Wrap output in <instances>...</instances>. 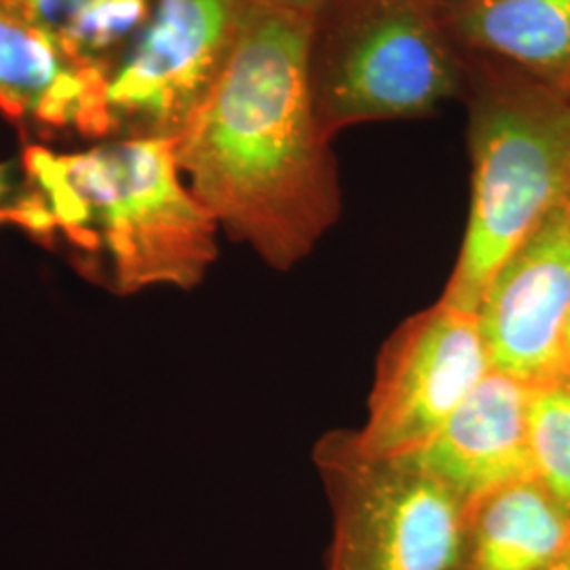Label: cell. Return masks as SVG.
I'll list each match as a JSON object with an SVG mask.
<instances>
[{
    "mask_svg": "<svg viewBox=\"0 0 570 570\" xmlns=\"http://www.w3.org/2000/svg\"><path fill=\"white\" fill-rule=\"evenodd\" d=\"M311 16L249 0L233 53L176 157L220 230L275 271L313 254L343 214L338 161L308 79Z\"/></svg>",
    "mask_w": 570,
    "mask_h": 570,
    "instance_id": "1",
    "label": "cell"
},
{
    "mask_svg": "<svg viewBox=\"0 0 570 570\" xmlns=\"http://www.w3.org/2000/svg\"><path fill=\"white\" fill-rule=\"evenodd\" d=\"M20 228L61 239L82 275L119 296L204 284L218 261L216 218L190 190L176 138L122 136L85 150L28 144Z\"/></svg>",
    "mask_w": 570,
    "mask_h": 570,
    "instance_id": "2",
    "label": "cell"
},
{
    "mask_svg": "<svg viewBox=\"0 0 570 570\" xmlns=\"http://www.w3.org/2000/svg\"><path fill=\"white\" fill-rule=\"evenodd\" d=\"M468 226L440 301L478 311L497 271L570 197V91L468 53Z\"/></svg>",
    "mask_w": 570,
    "mask_h": 570,
    "instance_id": "3",
    "label": "cell"
},
{
    "mask_svg": "<svg viewBox=\"0 0 570 570\" xmlns=\"http://www.w3.org/2000/svg\"><path fill=\"white\" fill-rule=\"evenodd\" d=\"M468 77L442 0H324L311 16L308 79L332 140L357 125L425 119L463 102Z\"/></svg>",
    "mask_w": 570,
    "mask_h": 570,
    "instance_id": "4",
    "label": "cell"
},
{
    "mask_svg": "<svg viewBox=\"0 0 570 570\" xmlns=\"http://www.w3.org/2000/svg\"><path fill=\"white\" fill-rule=\"evenodd\" d=\"M317 468L332 505L326 570H454L471 511L402 461L367 459L351 433L322 440Z\"/></svg>",
    "mask_w": 570,
    "mask_h": 570,
    "instance_id": "5",
    "label": "cell"
},
{
    "mask_svg": "<svg viewBox=\"0 0 570 570\" xmlns=\"http://www.w3.org/2000/svg\"><path fill=\"white\" fill-rule=\"evenodd\" d=\"M478 311L438 301L410 317L379 355L364 428L348 431L367 459L423 446L489 374Z\"/></svg>",
    "mask_w": 570,
    "mask_h": 570,
    "instance_id": "6",
    "label": "cell"
},
{
    "mask_svg": "<svg viewBox=\"0 0 570 570\" xmlns=\"http://www.w3.org/2000/svg\"><path fill=\"white\" fill-rule=\"evenodd\" d=\"M249 0H157L108 81L115 138H176L233 53Z\"/></svg>",
    "mask_w": 570,
    "mask_h": 570,
    "instance_id": "7",
    "label": "cell"
},
{
    "mask_svg": "<svg viewBox=\"0 0 570 570\" xmlns=\"http://www.w3.org/2000/svg\"><path fill=\"white\" fill-rule=\"evenodd\" d=\"M478 317L490 366L530 387L564 376L570 317V226L556 209L497 271Z\"/></svg>",
    "mask_w": 570,
    "mask_h": 570,
    "instance_id": "8",
    "label": "cell"
},
{
    "mask_svg": "<svg viewBox=\"0 0 570 570\" xmlns=\"http://www.w3.org/2000/svg\"><path fill=\"white\" fill-rule=\"evenodd\" d=\"M110 72L0 0V117L42 136L115 138Z\"/></svg>",
    "mask_w": 570,
    "mask_h": 570,
    "instance_id": "9",
    "label": "cell"
},
{
    "mask_svg": "<svg viewBox=\"0 0 570 570\" xmlns=\"http://www.w3.org/2000/svg\"><path fill=\"white\" fill-rule=\"evenodd\" d=\"M532 387L490 370L423 446L402 459L456 494L468 510L532 475L529 406Z\"/></svg>",
    "mask_w": 570,
    "mask_h": 570,
    "instance_id": "10",
    "label": "cell"
},
{
    "mask_svg": "<svg viewBox=\"0 0 570 570\" xmlns=\"http://www.w3.org/2000/svg\"><path fill=\"white\" fill-rule=\"evenodd\" d=\"M446 18L465 53L570 91V0H469Z\"/></svg>",
    "mask_w": 570,
    "mask_h": 570,
    "instance_id": "11",
    "label": "cell"
},
{
    "mask_svg": "<svg viewBox=\"0 0 570 570\" xmlns=\"http://www.w3.org/2000/svg\"><path fill=\"white\" fill-rule=\"evenodd\" d=\"M570 548V513L534 480L480 503L454 570H546Z\"/></svg>",
    "mask_w": 570,
    "mask_h": 570,
    "instance_id": "12",
    "label": "cell"
},
{
    "mask_svg": "<svg viewBox=\"0 0 570 570\" xmlns=\"http://www.w3.org/2000/svg\"><path fill=\"white\" fill-rule=\"evenodd\" d=\"M532 475L570 513V379L532 387L529 406Z\"/></svg>",
    "mask_w": 570,
    "mask_h": 570,
    "instance_id": "13",
    "label": "cell"
},
{
    "mask_svg": "<svg viewBox=\"0 0 570 570\" xmlns=\"http://www.w3.org/2000/svg\"><path fill=\"white\" fill-rule=\"evenodd\" d=\"M21 184L16 183L13 167L0 164V226H20Z\"/></svg>",
    "mask_w": 570,
    "mask_h": 570,
    "instance_id": "14",
    "label": "cell"
},
{
    "mask_svg": "<svg viewBox=\"0 0 570 570\" xmlns=\"http://www.w3.org/2000/svg\"><path fill=\"white\" fill-rule=\"evenodd\" d=\"M263 2H271V4L289 9V11L305 13V16H313L322 7L324 0H263Z\"/></svg>",
    "mask_w": 570,
    "mask_h": 570,
    "instance_id": "15",
    "label": "cell"
},
{
    "mask_svg": "<svg viewBox=\"0 0 570 570\" xmlns=\"http://www.w3.org/2000/svg\"><path fill=\"white\" fill-rule=\"evenodd\" d=\"M546 570H570V548Z\"/></svg>",
    "mask_w": 570,
    "mask_h": 570,
    "instance_id": "16",
    "label": "cell"
},
{
    "mask_svg": "<svg viewBox=\"0 0 570 570\" xmlns=\"http://www.w3.org/2000/svg\"><path fill=\"white\" fill-rule=\"evenodd\" d=\"M564 376H570V317L567 334H564Z\"/></svg>",
    "mask_w": 570,
    "mask_h": 570,
    "instance_id": "17",
    "label": "cell"
},
{
    "mask_svg": "<svg viewBox=\"0 0 570 570\" xmlns=\"http://www.w3.org/2000/svg\"><path fill=\"white\" fill-rule=\"evenodd\" d=\"M442 2H446V4H459V2H469V0H442Z\"/></svg>",
    "mask_w": 570,
    "mask_h": 570,
    "instance_id": "18",
    "label": "cell"
},
{
    "mask_svg": "<svg viewBox=\"0 0 570 570\" xmlns=\"http://www.w3.org/2000/svg\"><path fill=\"white\" fill-rule=\"evenodd\" d=\"M567 218H569V226H570V197H569V202H567Z\"/></svg>",
    "mask_w": 570,
    "mask_h": 570,
    "instance_id": "19",
    "label": "cell"
},
{
    "mask_svg": "<svg viewBox=\"0 0 570 570\" xmlns=\"http://www.w3.org/2000/svg\"><path fill=\"white\" fill-rule=\"evenodd\" d=\"M569 379H570V376H569Z\"/></svg>",
    "mask_w": 570,
    "mask_h": 570,
    "instance_id": "20",
    "label": "cell"
}]
</instances>
